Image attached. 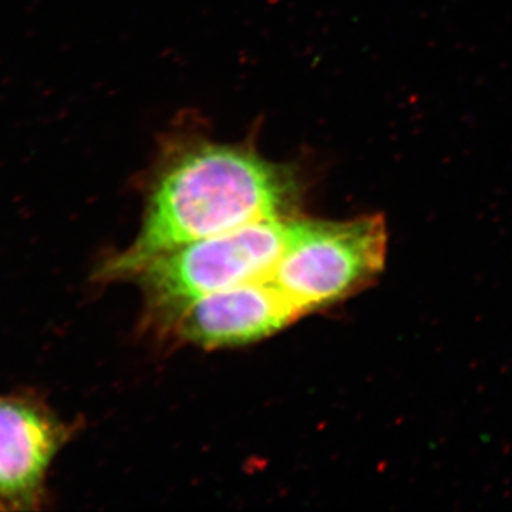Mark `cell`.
Here are the masks:
<instances>
[{"instance_id": "obj_1", "label": "cell", "mask_w": 512, "mask_h": 512, "mask_svg": "<svg viewBox=\"0 0 512 512\" xmlns=\"http://www.w3.org/2000/svg\"><path fill=\"white\" fill-rule=\"evenodd\" d=\"M301 187L293 170L254 148L192 140L173 148L153 183L136 241L104 264L101 279H130L174 249L271 218L291 217Z\"/></svg>"}, {"instance_id": "obj_2", "label": "cell", "mask_w": 512, "mask_h": 512, "mask_svg": "<svg viewBox=\"0 0 512 512\" xmlns=\"http://www.w3.org/2000/svg\"><path fill=\"white\" fill-rule=\"evenodd\" d=\"M387 238L382 215L346 221L298 218L268 279L301 318L372 285L386 265Z\"/></svg>"}, {"instance_id": "obj_3", "label": "cell", "mask_w": 512, "mask_h": 512, "mask_svg": "<svg viewBox=\"0 0 512 512\" xmlns=\"http://www.w3.org/2000/svg\"><path fill=\"white\" fill-rule=\"evenodd\" d=\"M298 217L271 218L158 256L136 275L151 308L173 315L195 299L262 281L278 264Z\"/></svg>"}, {"instance_id": "obj_4", "label": "cell", "mask_w": 512, "mask_h": 512, "mask_svg": "<svg viewBox=\"0 0 512 512\" xmlns=\"http://www.w3.org/2000/svg\"><path fill=\"white\" fill-rule=\"evenodd\" d=\"M69 430L43 400L0 394V511H33L46 500V478Z\"/></svg>"}, {"instance_id": "obj_5", "label": "cell", "mask_w": 512, "mask_h": 512, "mask_svg": "<svg viewBox=\"0 0 512 512\" xmlns=\"http://www.w3.org/2000/svg\"><path fill=\"white\" fill-rule=\"evenodd\" d=\"M165 319L185 342L224 348L268 338L299 315L269 279H262L202 296Z\"/></svg>"}]
</instances>
